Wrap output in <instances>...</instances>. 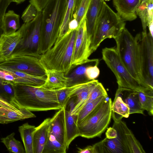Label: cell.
<instances>
[{"label": "cell", "mask_w": 153, "mask_h": 153, "mask_svg": "<svg viewBox=\"0 0 153 153\" xmlns=\"http://www.w3.org/2000/svg\"><path fill=\"white\" fill-rule=\"evenodd\" d=\"M125 21L104 1L96 21L90 45L91 54L105 39L116 38L125 28Z\"/></svg>", "instance_id": "cell-5"}, {"label": "cell", "mask_w": 153, "mask_h": 153, "mask_svg": "<svg viewBox=\"0 0 153 153\" xmlns=\"http://www.w3.org/2000/svg\"><path fill=\"white\" fill-rule=\"evenodd\" d=\"M79 26V24L77 21L75 19L71 20L68 25V30L73 31L77 29Z\"/></svg>", "instance_id": "cell-45"}, {"label": "cell", "mask_w": 153, "mask_h": 153, "mask_svg": "<svg viewBox=\"0 0 153 153\" xmlns=\"http://www.w3.org/2000/svg\"><path fill=\"white\" fill-rule=\"evenodd\" d=\"M36 117L34 114L25 108H22L16 111L0 106L1 124H6Z\"/></svg>", "instance_id": "cell-18"}, {"label": "cell", "mask_w": 153, "mask_h": 153, "mask_svg": "<svg viewBox=\"0 0 153 153\" xmlns=\"http://www.w3.org/2000/svg\"><path fill=\"white\" fill-rule=\"evenodd\" d=\"M146 1L140 3L136 11L137 15L139 16L141 19L143 31H146L147 27L148 13Z\"/></svg>", "instance_id": "cell-37"}, {"label": "cell", "mask_w": 153, "mask_h": 153, "mask_svg": "<svg viewBox=\"0 0 153 153\" xmlns=\"http://www.w3.org/2000/svg\"><path fill=\"white\" fill-rule=\"evenodd\" d=\"M0 68L46 76V70L39 58L19 53H13L10 57L0 63Z\"/></svg>", "instance_id": "cell-9"}, {"label": "cell", "mask_w": 153, "mask_h": 153, "mask_svg": "<svg viewBox=\"0 0 153 153\" xmlns=\"http://www.w3.org/2000/svg\"><path fill=\"white\" fill-rule=\"evenodd\" d=\"M25 0H11V2H14L17 4H19L23 2Z\"/></svg>", "instance_id": "cell-46"}, {"label": "cell", "mask_w": 153, "mask_h": 153, "mask_svg": "<svg viewBox=\"0 0 153 153\" xmlns=\"http://www.w3.org/2000/svg\"><path fill=\"white\" fill-rule=\"evenodd\" d=\"M13 132L5 137L1 138V142L5 146L10 153H26L24 147L20 141L16 140Z\"/></svg>", "instance_id": "cell-32"}, {"label": "cell", "mask_w": 153, "mask_h": 153, "mask_svg": "<svg viewBox=\"0 0 153 153\" xmlns=\"http://www.w3.org/2000/svg\"><path fill=\"white\" fill-rule=\"evenodd\" d=\"M20 27L19 16L13 10H9L4 16L1 27L2 33L10 34L16 32Z\"/></svg>", "instance_id": "cell-27"}, {"label": "cell", "mask_w": 153, "mask_h": 153, "mask_svg": "<svg viewBox=\"0 0 153 153\" xmlns=\"http://www.w3.org/2000/svg\"><path fill=\"white\" fill-rule=\"evenodd\" d=\"M7 8V7L5 5L0 3V30H1V27L2 24L3 18L5 13V12ZM4 60V59L0 57V63Z\"/></svg>", "instance_id": "cell-42"}, {"label": "cell", "mask_w": 153, "mask_h": 153, "mask_svg": "<svg viewBox=\"0 0 153 153\" xmlns=\"http://www.w3.org/2000/svg\"><path fill=\"white\" fill-rule=\"evenodd\" d=\"M103 1V0H91L86 15L85 20L87 30L90 44L94 34L96 21Z\"/></svg>", "instance_id": "cell-20"}, {"label": "cell", "mask_w": 153, "mask_h": 153, "mask_svg": "<svg viewBox=\"0 0 153 153\" xmlns=\"http://www.w3.org/2000/svg\"><path fill=\"white\" fill-rule=\"evenodd\" d=\"M90 43L87 32L85 18L79 24L77 29L71 64L73 67L90 61Z\"/></svg>", "instance_id": "cell-11"}, {"label": "cell", "mask_w": 153, "mask_h": 153, "mask_svg": "<svg viewBox=\"0 0 153 153\" xmlns=\"http://www.w3.org/2000/svg\"><path fill=\"white\" fill-rule=\"evenodd\" d=\"M105 135L106 137L109 139L116 138L117 136L116 130L112 127H110L107 128Z\"/></svg>", "instance_id": "cell-43"}, {"label": "cell", "mask_w": 153, "mask_h": 153, "mask_svg": "<svg viewBox=\"0 0 153 153\" xmlns=\"http://www.w3.org/2000/svg\"><path fill=\"white\" fill-rule=\"evenodd\" d=\"M0 106L16 111L18 110L21 108L13 103L7 101L0 97Z\"/></svg>", "instance_id": "cell-41"}, {"label": "cell", "mask_w": 153, "mask_h": 153, "mask_svg": "<svg viewBox=\"0 0 153 153\" xmlns=\"http://www.w3.org/2000/svg\"><path fill=\"white\" fill-rule=\"evenodd\" d=\"M77 152L79 153H96L93 146H88L83 149L77 148Z\"/></svg>", "instance_id": "cell-44"}, {"label": "cell", "mask_w": 153, "mask_h": 153, "mask_svg": "<svg viewBox=\"0 0 153 153\" xmlns=\"http://www.w3.org/2000/svg\"><path fill=\"white\" fill-rule=\"evenodd\" d=\"M147 0H141V3L144 2L146 1Z\"/></svg>", "instance_id": "cell-47"}, {"label": "cell", "mask_w": 153, "mask_h": 153, "mask_svg": "<svg viewBox=\"0 0 153 153\" xmlns=\"http://www.w3.org/2000/svg\"><path fill=\"white\" fill-rule=\"evenodd\" d=\"M114 39L117 51L125 67L143 86L149 88L145 84L142 75L139 45L136 35L134 37L125 27Z\"/></svg>", "instance_id": "cell-4"}, {"label": "cell", "mask_w": 153, "mask_h": 153, "mask_svg": "<svg viewBox=\"0 0 153 153\" xmlns=\"http://www.w3.org/2000/svg\"><path fill=\"white\" fill-rule=\"evenodd\" d=\"M12 85L13 95L10 102L20 108H25L31 111L62 108L58 101L56 91L29 86Z\"/></svg>", "instance_id": "cell-1"}, {"label": "cell", "mask_w": 153, "mask_h": 153, "mask_svg": "<svg viewBox=\"0 0 153 153\" xmlns=\"http://www.w3.org/2000/svg\"><path fill=\"white\" fill-rule=\"evenodd\" d=\"M88 82L76 84L56 90L58 101L62 108L66 107L71 98L73 97L74 95Z\"/></svg>", "instance_id": "cell-30"}, {"label": "cell", "mask_w": 153, "mask_h": 153, "mask_svg": "<svg viewBox=\"0 0 153 153\" xmlns=\"http://www.w3.org/2000/svg\"><path fill=\"white\" fill-rule=\"evenodd\" d=\"M111 117L114 122L122 120L123 117L128 118L130 114L129 109L121 97L115 95L111 105Z\"/></svg>", "instance_id": "cell-28"}, {"label": "cell", "mask_w": 153, "mask_h": 153, "mask_svg": "<svg viewBox=\"0 0 153 153\" xmlns=\"http://www.w3.org/2000/svg\"><path fill=\"white\" fill-rule=\"evenodd\" d=\"M46 79L39 87L44 89L56 91L67 87L69 78L64 73L54 70H45Z\"/></svg>", "instance_id": "cell-16"}, {"label": "cell", "mask_w": 153, "mask_h": 153, "mask_svg": "<svg viewBox=\"0 0 153 153\" xmlns=\"http://www.w3.org/2000/svg\"><path fill=\"white\" fill-rule=\"evenodd\" d=\"M115 95L120 96L128 105L130 114H144V110L140 104L137 91L118 87Z\"/></svg>", "instance_id": "cell-17"}, {"label": "cell", "mask_w": 153, "mask_h": 153, "mask_svg": "<svg viewBox=\"0 0 153 153\" xmlns=\"http://www.w3.org/2000/svg\"><path fill=\"white\" fill-rule=\"evenodd\" d=\"M97 65H90L87 68L85 74L87 77L90 80L95 79L99 76L100 71Z\"/></svg>", "instance_id": "cell-39"}, {"label": "cell", "mask_w": 153, "mask_h": 153, "mask_svg": "<svg viewBox=\"0 0 153 153\" xmlns=\"http://www.w3.org/2000/svg\"><path fill=\"white\" fill-rule=\"evenodd\" d=\"M22 37L19 28L10 34L2 33L0 35V57L5 60L10 57L19 43Z\"/></svg>", "instance_id": "cell-14"}, {"label": "cell", "mask_w": 153, "mask_h": 153, "mask_svg": "<svg viewBox=\"0 0 153 153\" xmlns=\"http://www.w3.org/2000/svg\"><path fill=\"white\" fill-rule=\"evenodd\" d=\"M77 29L58 36L52 47L41 55L40 63L45 70L63 72L66 76L74 67L71 64Z\"/></svg>", "instance_id": "cell-2"}, {"label": "cell", "mask_w": 153, "mask_h": 153, "mask_svg": "<svg viewBox=\"0 0 153 153\" xmlns=\"http://www.w3.org/2000/svg\"><path fill=\"white\" fill-rule=\"evenodd\" d=\"M39 12L34 6L30 4L23 13L21 18L24 23H28L36 18Z\"/></svg>", "instance_id": "cell-38"}, {"label": "cell", "mask_w": 153, "mask_h": 153, "mask_svg": "<svg viewBox=\"0 0 153 153\" xmlns=\"http://www.w3.org/2000/svg\"><path fill=\"white\" fill-rule=\"evenodd\" d=\"M118 14L125 21H132L137 18V10L141 0H113Z\"/></svg>", "instance_id": "cell-15"}, {"label": "cell", "mask_w": 153, "mask_h": 153, "mask_svg": "<svg viewBox=\"0 0 153 153\" xmlns=\"http://www.w3.org/2000/svg\"><path fill=\"white\" fill-rule=\"evenodd\" d=\"M35 126L25 123L19 127V131L26 153H33V139Z\"/></svg>", "instance_id": "cell-26"}, {"label": "cell", "mask_w": 153, "mask_h": 153, "mask_svg": "<svg viewBox=\"0 0 153 153\" xmlns=\"http://www.w3.org/2000/svg\"><path fill=\"white\" fill-rule=\"evenodd\" d=\"M67 3V0H50L42 10L41 55L52 47L58 37Z\"/></svg>", "instance_id": "cell-3"}, {"label": "cell", "mask_w": 153, "mask_h": 153, "mask_svg": "<svg viewBox=\"0 0 153 153\" xmlns=\"http://www.w3.org/2000/svg\"><path fill=\"white\" fill-rule=\"evenodd\" d=\"M74 0H68L63 21L60 27L59 36L65 33L68 30V25L73 18L74 11Z\"/></svg>", "instance_id": "cell-34"}, {"label": "cell", "mask_w": 153, "mask_h": 153, "mask_svg": "<svg viewBox=\"0 0 153 153\" xmlns=\"http://www.w3.org/2000/svg\"><path fill=\"white\" fill-rule=\"evenodd\" d=\"M68 0H67V2H68Z\"/></svg>", "instance_id": "cell-49"}, {"label": "cell", "mask_w": 153, "mask_h": 153, "mask_svg": "<svg viewBox=\"0 0 153 153\" xmlns=\"http://www.w3.org/2000/svg\"><path fill=\"white\" fill-rule=\"evenodd\" d=\"M110 0H103L104 1H110Z\"/></svg>", "instance_id": "cell-48"}, {"label": "cell", "mask_w": 153, "mask_h": 153, "mask_svg": "<svg viewBox=\"0 0 153 153\" xmlns=\"http://www.w3.org/2000/svg\"><path fill=\"white\" fill-rule=\"evenodd\" d=\"M7 70L10 71L14 74L16 79L15 85L39 87L44 83L46 79L45 76L36 75L13 70Z\"/></svg>", "instance_id": "cell-23"}, {"label": "cell", "mask_w": 153, "mask_h": 153, "mask_svg": "<svg viewBox=\"0 0 153 153\" xmlns=\"http://www.w3.org/2000/svg\"><path fill=\"white\" fill-rule=\"evenodd\" d=\"M42 11L30 22L24 23L20 27L21 40L13 53L31 55L40 58L42 24Z\"/></svg>", "instance_id": "cell-7"}, {"label": "cell", "mask_w": 153, "mask_h": 153, "mask_svg": "<svg viewBox=\"0 0 153 153\" xmlns=\"http://www.w3.org/2000/svg\"><path fill=\"white\" fill-rule=\"evenodd\" d=\"M66 107L59 109L51 118L49 132L54 135L66 149L65 115Z\"/></svg>", "instance_id": "cell-13"}, {"label": "cell", "mask_w": 153, "mask_h": 153, "mask_svg": "<svg viewBox=\"0 0 153 153\" xmlns=\"http://www.w3.org/2000/svg\"><path fill=\"white\" fill-rule=\"evenodd\" d=\"M102 96L108 97L107 93L103 85L99 82L91 91L84 105L86 103L95 100Z\"/></svg>", "instance_id": "cell-36"}, {"label": "cell", "mask_w": 153, "mask_h": 153, "mask_svg": "<svg viewBox=\"0 0 153 153\" xmlns=\"http://www.w3.org/2000/svg\"><path fill=\"white\" fill-rule=\"evenodd\" d=\"M93 146L96 153H126L117 136L116 138L112 139L106 137Z\"/></svg>", "instance_id": "cell-22"}, {"label": "cell", "mask_w": 153, "mask_h": 153, "mask_svg": "<svg viewBox=\"0 0 153 153\" xmlns=\"http://www.w3.org/2000/svg\"><path fill=\"white\" fill-rule=\"evenodd\" d=\"M107 97L102 96L85 104L76 115V122L77 125L88 117Z\"/></svg>", "instance_id": "cell-29"}, {"label": "cell", "mask_w": 153, "mask_h": 153, "mask_svg": "<svg viewBox=\"0 0 153 153\" xmlns=\"http://www.w3.org/2000/svg\"><path fill=\"white\" fill-rule=\"evenodd\" d=\"M107 97L78 126L80 136L92 138L101 136L107 128L111 117L112 101Z\"/></svg>", "instance_id": "cell-6"}, {"label": "cell", "mask_w": 153, "mask_h": 153, "mask_svg": "<svg viewBox=\"0 0 153 153\" xmlns=\"http://www.w3.org/2000/svg\"><path fill=\"white\" fill-rule=\"evenodd\" d=\"M102 53V59L116 76L118 87L136 91L149 88L143 86L130 74L121 61L116 48L106 47Z\"/></svg>", "instance_id": "cell-8"}, {"label": "cell", "mask_w": 153, "mask_h": 153, "mask_svg": "<svg viewBox=\"0 0 153 153\" xmlns=\"http://www.w3.org/2000/svg\"><path fill=\"white\" fill-rule=\"evenodd\" d=\"M51 120V118H47L36 127L33 135V153H42L48 137Z\"/></svg>", "instance_id": "cell-19"}, {"label": "cell", "mask_w": 153, "mask_h": 153, "mask_svg": "<svg viewBox=\"0 0 153 153\" xmlns=\"http://www.w3.org/2000/svg\"><path fill=\"white\" fill-rule=\"evenodd\" d=\"M112 127L115 128L126 153H145L142 146L131 130L122 120L114 122Z\"/></svg>", "instance_id": "cell-12"}, {"label": "cell", "mask_w": 153, "mask_h": 153, "mask_svg": "<svg viewBox=\"0 0 153 153\" xmlns=\"http://www.w3.org/2000/svg\"><path fill=\"white\" fill-rule=\"evenodd\" d=\"M70 106V110H68L65 108V111L67 149L72 141L77 137L80 136L76 122V115L71 114L73 106L72 105Z\"/></svg>", "instance_id": "cell-25"}, {"label": "cell", "mask_w": 153, "mask_h": 153, "mask_svg": "<svg viewBox=\"0 0 153 153\" xmlns=\"http://www.w3.org/2000/svg\"><path fill=\"white\" fill-rule=\"evenodd\" d=\"M50 0H30V3L32 4L39 11H42Z\"/></svg>", "instance_id": "cell-40"}, {"label": "cell", "mask_w": 153, "mask_h": 153, "mask_svg": "<svg viewBox=\"0 0 153 153\" xmlns=\"http://www.w3.org/2000/svg\"><path fill=\"white\" fill-rule=\"evenodd\" d=\"M140 104L144 110L148 111L151 116L153 115V89L147 88L137 91Z\"/></svg>", "instance_id": "cell-31"}, {"label": "cell", "mask_w": 153, "mask_h": 153, "mask_svg": "<svg viewBox=\"0 0 153 153\" xmlns=\"http://www.w3.org/2000/svg\"><path fill=\"white\" fill-rule=\"evenodd\" d=\"M139 45L142 72L145 82L153 89V37L147 31L136 35Z\"/></svg>", "instance_id": "cell-10"}, {"label": "cell", "mask_w": 153, "mask_h": 153, "mask_svg": "<svg viewBox=\"0 0 153 153\" xmlns=\"http://www.w3.org/2000/svg\"><path fill=\"white\" fill-rule=\"evenodd\" d=\"M66 150L55 137L49 132L42 153H65Z\"/></svg>", "instance_id": "cell-33"}, {"label": "cell", "mask_w": 153, "mask_h": 153, "mask_svg": "<svg viewBox=\"0 0 153 153\" xmlns=\"http://www.w3.org/2000/svg\"><path fill=\"white\" fill-rule=\"evenodd\" d=\"M91 1V0H80L74 12L72 19H76L79 25L86 18Z\"/></svg>", "instance_id": "cell-35"}, {"label": "cell", "mask_w": 153, "mask_h": 153, "mask_svg": "<svg viewBox=\"0 0 153 153\" xmlns=\"http://www.w3.org/2000/svg\"><path fill=\"white\" fill-rule=\"evenodd\" d=\"M98 82V81L95 79L89 81L74 95L73 97H75L76 98L74 100V107L71 112V114L77 115L84 105L91 91Z\"/></svg>", "instance_id": "cell-24"}, {"label": "cell", "mask_w": 153, "mask_h": 153, "mask_svg": "<svg viewBox=\"0 0 153 153\" xmlns=\"http://www.w3.org/2000/svg\"><path fill=\"white\" fill-rule=\"evenodd\" d=\"M99 60L98 59H92L86 63L79 65L66 76L69 78V83L67 87L76 84L85 83L91 80H89L85 74L87 68L90 65H98Z\"/></svg>", "instance_id": "cell-21"}]
</instances>
